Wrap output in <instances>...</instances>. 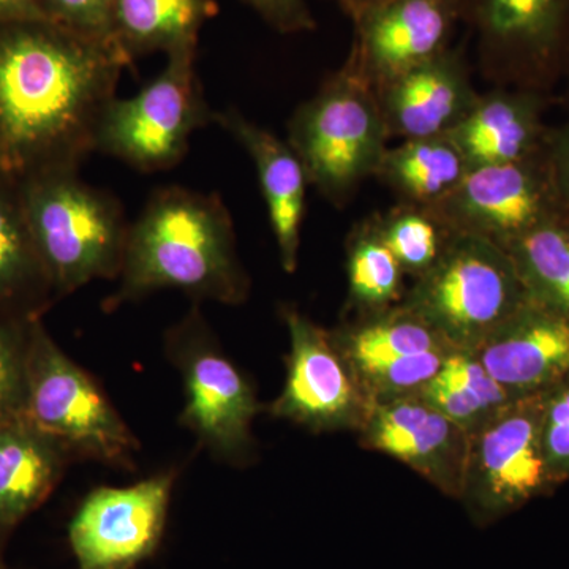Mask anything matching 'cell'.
<instances>
[{"instance_id": "cell-17", "label": "cell", "mask_w": 569, "mask_h": 569, "mask_svg": "<svg viewBox=\"0 0 569 569\" xmlns=\"http://www.w3.org/2000/svg\"><path fill=\"white\" fill-rule=\"evenodd\" d=\"M478 97L466 52L455 47L377 91L389 140L402 141L447 137Z\"/></svg>"}, {"instance_id": "cell-36", "label": "cell", "mask_w": 569, "mask_h": 569, "mask_svg": "<svg viewBox=\"0 0 569 569\" xmlns=\"http://www.w3.org/2000/svg\"><path fill=\"white\" fill-rule=\"evenodd\" d=\"M31 21H50L39 0H0V24Z\"/></svg>"}, {"instance_id": "cell-21", "label": "cell", "mask_w": 569, "mask_h": 569, "mask_svg": "<svg viewBox=\"0 0 569 569\" xmlns=\"http://www.w3.org/2000/svg\"><path fill=\"white\" fill-rule=\"evenodd\" d=\"M217 11L216 0H116L111 37L132 62L152 52L170 54L198 47L201 29Z\"/></svg>"}, {"instance_id": "cell-23", "label": "cell", "mask_w": 569, "mask_h": 569, "mask_svg": "<svg viewBox=\"0 0 569 569\" xmlns=\"http://www.w3.org/2000/svg\"><path fill=\"white\" fill-rule=\"evenodd\" d=\"M470 170L447 137L407 140L388 148L376 178L400 203L432 208L448 197Z\"/></svg>"}, {"instance_id": "cell-10", "label": "cell", "mask_w": 569, "mask_h": 569, "mask_svg": "<svg viewBox=\"0 0 569 569\" xmlns=\"http://www.w3.org/2000/svg\"><path fill=\"white\" fill-rule=\"evenodd\" d=\"M542 395L498 408L470 433L462 496L479 523L509 515L552 486L541 443Z\"/></svg>"}, {"instance_id": "cell-39", "label": "cell", "mask_w": 569, "mask_h": 569, "mask_svg": "<svg viewBox=\"0 0 569 569\" xmlns=\"http://www.w3.org/2000/svg\"><path fill=\"white\" fill-rule=\"evenodd\" d=\"M565 78H567V102L569 103V59L567 63V69H565Z\"/></svg>"}, {"instance_id": "cell-13", "label": "cell", "mask_w": 569, "mask_h": 569, "mask_svg": "<svg viewBox=\"0 0 569 569\" xmlns=\"http://www.w3.org/2000/svg\"><path fill=\"white\" fill-rule=\"evenodd\" d=\"M346 66L373 91L452 47L460 0H385L350 14Z\"/></svg>"}, {"instance_id": "cell-22", "label": "cell", "mask_w": 569, "mask_h": 569, "mask_svg": "<svg viewBox=\"0 0 569 569\" xmlns=\"http://www.w3.org/2000/svg\"><path fill=\"white\" fill-rule=\"evenodd\" d=\"M54 299L20 193H10L0 183V317L36 320Z\"/></svg>"}, {"instance_id": "cell-27", "label": "cell", "mask_w": 569, "mask_h": 569, "mask_svg": "<svg viewBox=\"0 0 569 569\" xmlns=\"http://www.w3.org/2000/svg\"><path fill=\"white\" fill-rule=\"evenodd\" d=\"M378 234L407 274L429 271L447 244L449 231L432 212L419 206L399 203L373 216Z\"/></svg>"}, {"instance_id": "cell-8", "label": "cell", "mask_w": 569, "mask_h": 569, "mask_svg": "<svg viewBox=\"0 0 569 569\" xmlns=\"http://www.w3.org/2000/svg\"><path fill=\"white\" fill-rule=\"evenodd\" d=\"M164 355L181 373L186 402L179 425L213 459L244 466L253 456V419L260 411L252 385L228 359L200 305L164 332Z\"/></svg>"}, {"instance_id": "cell-19", "label": "cell", "mask_w": 569, "mask_h": 569, "mask_svg": "<svg viewBox=\"0 0 569 569\" xmlns=\"http://www.w3.org/2000/svg\"><path fill=\"white\" fill-rule=\"evenodd\" d=\"M213 123L249 153L268 206L280 264L291 274L298 268L307 187L310 186L301 160L287 140L250 121L238 108L213 111Z\"/></svg>"}, {"instance_id": "cell-24", "label": "cell", "mask_w": 569, "mask_h": 569, "mask_svg": "<svg viewBox=\"0 0 569 569\" xmlns=\"http://www.w3.org/2000/svg\"><path fill=\"white\" fill-rule=\"evenodd\" d=\"M339 353H346L348 367L356 370L377 362L452 348L417 313L403 305L365 312L356 325L331 336Z\"/></svg>"}, {"instance_id": "cell-5", "label": "cell", "mask_w": 569, "mask_h": 569, "mask_svg": "<svg viewBox=\"0 0 569 569\" xmlns=\"http://www.w3.org/2000/svg\"><path fill=\"white\" fill-rule=\"evenodd\" d=\"M529 301L511 254L479 236L449 233L436 264L402 302L452 350L473 351Z\"/></svg>"}, {"instance_id": "cell-37", "label": "cell", "mask_w": 569, "mask_h": 569, "mask_svg": "<svg viewBox=\"0 0 569 569\" xmlns=\"http://www.w3.org/2000/svg\"><path fill=\"white\" fill-rule=\"evenodd\" d=\"M331 2L337 3L340 10L350 17V14L356 13V11L377 6V3L385 2V0H331Z\"/></svg>"}, {"instance_id": "cell-18", "label": "cell", "mask_w": 569, "mask_h": 569, "mask_svg": "<svg viewBox=\"0 0 569 569\" xmlns=\"http://www.w3.org/2000/svg\"><path fill=\"white\" fill-rule=\"evenodd\" d=\"M549 93L498 88L479 93L466 118L447 134L468 167L520 162L545 152L550 129L545 121Z\"/></svg>"}, {"instance_id": "cell-2", "label": "cell", "mask_w": 569, "mask_h": 569, "mask_svg": "<svg viewBox=\"0 0 569 569\" xmlns=\"http://www.w3.org/2000/svg\"><path fill=\"white\" fill-rule=\"evenodd\" d=\"M118 280L103 301L104 312L162 290L181 291L197 305L246 302L250 279L222 198L181 186L153 190L130 222Z\"/></svg>"}, {"instance_id": "cell-29", "label": "cell", "mask_w": 569, "mask_h": 569, "mask_svg": "<svg viewBox=\"0 0 569 569\" xmlns=\"http://www.w3.org/2000/svg\"><path fill=\"white\" fill-rule=\"evenodd\" d=\"M448 353L451 351H427V353L402 356L391 361L362 367L358 369V373L378 400L413 396L411 392H418L432 378H436Z\"/></svg>"}, {"instance_id": "cell-7", "label": "cell", "mask_w": 569, "mask_h": 569, "mask_svg": "<svg viewBox=\"0 0 569 569\" xmlns=\"http://www.w3.org/2000/svg\"><path fill=\"white\" fill-rule=\"evenodd\" d=\"M198 47L167 54V66L140 92L114 97L97 130L96 152L114 157L140 173L178 167L194 132L213 123L197 71Z\"/></svg>"}, {"instance_id": "cell-30", "label": "cell", "mask_w": 569, "mask_h": 569, "mask_svg": "<svg viewBox=\"0 0 569 569\" xmlns=\"http://www.w3.org/2000/svg\"><path fill=\"white\" fill-rule=\"evenodd\" d=\"M541 443L552 485L569 478V376L545 392Z\"/></svg>"}, {"instance_id": "cell-3", "label": "cell", "mask_w": 569, "mask_h": 569, "mask_svg": "<svg viewBox=\"0 0 569 569\" xmlns=\"http://www.w3.org/2000/svg\"><path fill=\"white\" fill-rule=\"evenodd\" d=\"M20 197L56 299L119 279L130 222L114 194L78 171H54L21 182Z\"/></svg>"}, {"instance_id": "cell-32", "label": "cell", "mask_w": 569, "mask_h": 569, "mask_svg": "<svg viewBox=\"0 0 569 569\" xmlns=\"http://www.w3.org/2000/svg\"><path fill=\"white\" fill-rule=\"evenodd\" d=\"M116 0H39L48 20L70 31L112 40L111 17Z\"/></svg>"}, {"instance_id": "cell-33", "label": "cell", "mask_w": 569, "mask_h": 569, "mask_svg": "<svg viewBox=\"0 0 569 569\" xmlns=\"http://www.w3.org/2000/svg\"><path fill=\"white\" fill-rule=\"evenodd\" d=\"M417 396L427 406L432 407L433 410L468 433L477 430L490 415L496 413V411H489L488 408L482 407L473 397L445 383L437 376L419 389Z\"/></svg>"}, {"instance_id": "cell-28", "label": "cell", "mask_w": 569, "mask_h": 569, "mask_svg": "<svg viewBox=\"0 0 569 569\" xmlns=\"http://www.w3.org/2000/svg\"><path fill=\"white\" fill-rule=\"evenodd\" d=\"M31 321L0 317V425L24 417Z\"/></svg>"}, {"instance_id": "cell-25", "label": "cell", "mask_w": 569, "mask_h": 569, "mask_svg": "<svg viewBox=\"0 0 569 569\" xmlns=\"http://www.w3.org/2000/svg\"><path fill=\"white\" fill-rule=\"evenodd\" d=\"M531 301L569 317V234L561 216L503 247Z\"/></svg>"}, {"instance_id": "cell-12", "label": "cell", "mask_w": 569, "mask_h": 569, "mask_svg": "<svg viewBox=\"0 0 569 569\" xmlns=\"http://www.w3.org/2000/svg\"><path fill=\"white\" fill-rule=\"evenodd\" d=\"M176 470L126 488L88 493L69 523L78 569H137L159 549L167 527Z\"/></svg>"}, {"instance_id": "cell-9", "label": "cell", "mask_w": 569, "mask_h": 569, "mask_svg": "<svg viewBox=\"0 0 569 569\" xmlns=\"http://www.w3.org/2000/svg\"><path fill=\"white\" fill-rule=\"evenodd\" d=\"M478 66L498 88L548 92L569 59V0H460Z\"/></svg>"}, {"instance_id": "cell-20", "label": "cell", "mask_w": 569, "mask_h": 569, "mask_svg": "<svg viewBox=\"0 0 569 569\" xmlns=\"http://www.w3.org/2000/svg\"><path fill=\"white\" fill-rule=\"evenodd\" d=\"M73 462L24 417L0 425V538L50 498Z\"/></svg>"}, {"instance_id": "cell-38", "label": "cell", "mask_w": 569, "mask_h": 569, "mask_svg": "<svg viewBox=\"0 0 569 569\" xmlns=\"http://www.w3.org/2000/svg\"><path fill=\"white\" fill-rule=\"evenodd\" d=\"M561 222H563L569 234V209H565L563 213H561Z\"/></svg>"}, {"instance_id": "cell-26", "label": "cell", "mask_w": 569, "mask_h": 569, "mask_svg": "<svg viewBox=\"0 0 569 569\" xmlns=\"http://www.w3.org/2000/svg\"><path fill=\"white\" fill-rule=\"evenodd\" d=\"M348 291L362 312L396 306L402 293L399 261L378 234L373 217L358 224L348 238Z\"/></svg>"}, {"instance_id": "cell-14", "label": "cell", "mask_w": 569, "mask_h": 569, "mask_svg": "<svg viewBox=\"0 0 569 569\" xmlns=\"http://www.w3.org/2000/svg\"><path fill=\"white\" fill-rule=\"evenodd\" d=\"M282 316L290 332V355L287 381L271 406L272 415L316 432L353 425L361 400L331 336L291 307H284Z\"/></svg>"}, {"instance_id": "cell-15", "label": "cell", "mask_w": 569, "mask_h": 569, "mask_svg": "<svg viewBox=\"0 0 569 569\" xmlns=\"http://www.w3.org/2000/svg\"><path fill=\"white\" fill-rule=\"evenodd\" d=\"M470 433L418 396L378 402L367 418L366 443L399 459L447 493L462 496Z\"/></svg>"}, {"instance_id": "cell-4", "label": "cell", "mask_w": 569, "mask_h": 569, "mask_svg": "<svg viewBox=\"0 0 569 569\" xmlns=\"http://www.w3.org/2000/svg\"><path fill=\"white\" fill-rule=\"evenodd\" d=\"M287 132L310 186L337 208L376 176L389 141L377 92L346 63L296 108Z\"/></svg>"}, {"instance_id": "cell-6", "label": "cell", "mask_w": 569, "mask_h": 569, "mask_svg": "<svg viewBox=\"0 0 569 569\" xmlns=\"http://www.w3.org/2000/svg\"><path fill=\"white\" fill-rule=\"evenodd\" d=\"M24 418L74 460L133 471L140 441L99 381L63 353L43 321L29 323Z\"/></svg>"}, {"instance_id": "cell-31", "label": "cell", "mask_w": 569, "mask_h": 569, "mask_svg": "<svg viewBox=\"0 0 569 569\" xmlns=\"http://www.w3.org/2000/svg\"><path fill=\"white\" fill-rule=\"evenodd\" d=\"M437 377L445 383L451 385L452 388L473 397L489 411H497L498 408L515 400L493 380L486 367L471 351L455 350L448 353Z\"/></svg>"}, {"instance_id": "cell-16", "label": "cell", "mask_w": 569, "mask_h": 569, "mask_svg": "<svg viewBox=\"0 0 569 569\" xmlns=\"http://www.w3.org/2000/svg\"><path fill=\"white\" fill-rule=\"evenodd\" d=\"M471 353L512 399L542 395L569 376V317L529 298Z\"/></svg>"}, {"instance_id": "cell-35", "label": "cell", "mask_w": 569, "mask_h": 569, "mask_svg": "<svg viewBox=\"0 0 569 569\" xmlns=\"http://www.w3.org/2000/svg\"><path fill=\"white\" fill-rule=\"evenodd\" d=\"M548 157L561 201L569 209V121L550 129Z\"/></svg>"}, {"instance_id": "cell-34", "label": "cell", "mask_w": 569, "mask_h": 569, "mask_svg": "<svg viewBox=\"0 0 569 569\" xmlns=\"http://www.w3.org/2000/svg\"><path fill=\"white\" fill-rule=\"evenodd\" d=\"M269 26L283 36L312 32L317 20L307 0H241Z\"/></svg>"}, {"instance_id": "cell-40", "label": "cell", "mask_w": 569, "mask_h": 569, "mask_svg": "<svg viewBox=\"0 0 569 569\" xmlns=\"http://www.w3.org/2000/svg\"><path fill=\"white\" fill-rule=\"evenodd\" d=\"M0 569H7L6 567H3L2 561H0Z\"/></svg>"}, {"instance_id": "cell-1", "label": "cell", "mask_w": 569, "mask_h": 569, "mask_svg": "<svg viewBox=\"0 0 569 569\" xmlns=\"http://www.w3.org/2000/svg\"><path fill=\"white\" fill-rule=\"evenodd\" d=\"M130 66L114 41L52 21L0 24V173L78 171Z\"/></svg>"}, {"instance_id": "cell-11", "label": "cell", "mask_w": 569, "mask_h": 569, "mask_svg": "<svg viewBox=\"0 0 569 569\" xmlns=\"http://www.w3.org/2000/svg\"><path fill=\"white\" fill-rule=\"evenodd\" d=\"M565 209L546 148L520 162L470 168L459 186L427 211L449 233L479 236L507 247Z\"/></svg>"}]
</instances>
